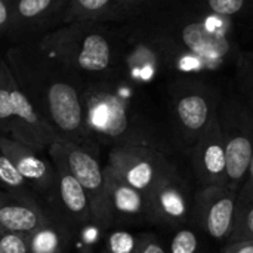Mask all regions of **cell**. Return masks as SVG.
Segmentation results:
<instances>
[{
  "label": "cell",
  "instance_id": "obj_15",
  "mask_svg": "<svg viewBox=\"0 0 253 253\" xmlns=\"http://www.w3.org/2000/svg\"><path fill=\"white\" fill-rule=\"evenodd\" d=\"M47 153L56 170L55 197L52 205L47 208L61 213L79 230L80 227L93 221L87 196L83 187L80 185V182L70 172L67 163L64 162L62 156L59 154V151L53 144L49 147Z\"/></svg>",
  "mask_w": 253,
  "mask_h": 253
},
{
  "label": "cell",
  "instance_id": "obj_19",
  "mask_svg": "<svg viewBox=\"0 0 253 253\" xmlns=\"http://www.w3.org/2000/svg\"><path fill=\"white\" fill-rule=\"evenodd\" d=\"M47 215L40 202L27 200L0 188V228L28 234L37 228Z\"/></svg>",
  "mask_w": 253,
  "mask_h": 253
},
{
  "label": "cell",
  "instance_id": "obj_3",
  "mask_svg": "<svg viewBox=\"0 0 253 253\" xmlns=\"http://www.w3.org/2000/svg\"><path fill=\"white\" fill-rule=\"evenodd\" d=\"M136 84L123 74L86 82V127L99 147H151L173 157L179 148L169 126L157 123L135 104Z\"/></svg>",
  "mask_w": 253,
  "mask_h": 253
},
{
  "label": "cell",
  "instance_id": "obj_13",
  "mask_svg": "<svg viewBox=\"0 0 253 253\" xmlns=\"http://www.w3.org/2000/svg\"><path fill=\"white\" fill-rule=\"evenodd\" d=\"M0 151L15 165L18 172L22 175L44 208L50 206L56 187V170L53 163L43 159L39 154L40 151L1 135Z\"/></svg>",
  "mask_w": 253,
  "mask_h": 253
},
{
  "label": "cell",
  "instance_id": "obj_26",
  "mask_svg": "<svg viewBox=\"0 0 253 253\" xmlns=\"http://www.w3.org/2000/svg\"><path fill=\"white\" fill-rule=\"evenodd\" d=\"M0 253H28L27 234L0 228Z\"/></svg>",
  "mask_w": 253,
  "mask_h": 253
},
{
  "label": "cell",
  "instance_id": "obj_23",
  "mask_svg": "<svg viewBox=\"0 0 253 253\" xmlns=\"http://www.w3.org/2000/svg\"><path fill=\"white\" fill-rule=\"evenodd\" d=\"M142 234H133L122 228L108 231L102 251L99 253H138L142 242Z\"/></svg>",
  "mask_w": 253,
  "mask_h": 253
},
{
  "label": "cell",
  "instance_id": "obj_12",
  "mask_svg": "<svg viewBox=\"0 0 253 253\" xmlns=\"http://www.w3.org/2000/svg\"><path fill=\"white\" fill-rule=\"evenodd\" d=\"M190 172L197 188L228 185L227 154L218 116L187 151Z\"/></svg>",
  "mask_w": 253,
  "mask_h": 253
},
{
  "label": "cell",
  "instance_id": "obj_8",
  "mask_svg": "<svg viewBox=\"0 0 253 253\" xmlns=\"http://www.w3.org/2000/svg\"><path fill=\"white\" fill-rule=\"evenodd\" d=\"M53 145L62 156L70 172L83 187L93 222L105 233L113 228V213L105 184V172L99 160V145L95 141L73 142L58 138Z\"/></svg>",
  "mask_w": 253,
  "mask_h": 253
},
{
  "label": "cell",
  "instance_id": "obj_10",
  "mask_svg": "<svg viewBox=\"0 0 253 253\" xmlns=\"http://www.w3.org/2000/svg\"><path fill=\"white\" fill-rule=\"evenodd\" d=\"M194 197L196 190L184 169H175L148 193L153 224L175 230L188 227L193 221Z\"/></svg>",
  "mask_w": 253,
  "mask_h": 253
},
{
  "label": "cell",
  "instance_id": "obj_25",
  "mask_svg": "<svg viewBox=\"0 0 253 253\" xmlns=\"http://www.w3.org/2000/svg\"><path fill=\"white\" fill-rule=\"evenodd\" d=\"M105 231L96 222H87L77 230L76 240L79 242V253H93V248L101 240Z\"/></svg>",
  "mask_w": 253,
  "mask_h": 253
},
{
  "label": "cell",
  "instance_id": "obj_18",
  "mask_svg": "<svg viewBox=\"0 0 253 253\" xmlns=\"http://www.w3.org/2000/svg\"><path fill=\"white\" fill-rule=\"evenodd\" d=\"M46 219L27 234L28 253H68L77 228L56 211L46 208Z\"/></svg>",
  "mask_w": 253,
  "mask_h": 253
},
{
  "label": "cell",
  "instance_id": "obj_27",
  "mask_svg": "<svg viewBox=\"0 0 253 253\" xmlns=\"http://www.w3.org/2000/svg\"><path fill=\"white\" fill-rule=\"evenodd\" d=\"M15 0H0V34H7L13 22Z\"/></svg>",
  "mask_w": 253,
  "mask_h": 253
},
{
  "label": "cell",
  "instance_id": "obj_1",
  "mask_svg": "<svg viewBox=\"0 0 253 253\" xmlns=\"http://www.w3.org/2000/svg\"><path fill=\"white\" fill-rule=\"evenodd\" d=\"M142 12L119 24L122 73L141 86L173 76L228 74L253 108V50L236 27L190 0H144Z\"/></svg>",
  "mask_w": 253,
  "mask_h": 253
},
{
  "label": "cell",
  "instance_id": "obj_2",
  "mask_svg": "<svg viewBox=\"0 0 253 253\" xmlns=\"http://www.w3.org/2000/svg\"><path fill=\"white\" fill-rule=\"evenodd\" d=\"M15 80L61 139L89 142L83 92L86 82L36 42L18 43L4 53Z\"/></svg>",
  "mask_w": 253,
  "mask_h": 253
},
{
  "label": "cell",
  "instance_id": "obj_28",
  "mask_svg": "<svg viewBox=\"0 0 253 253\" xmlns=\"http://www.w3.org/2000/svg\"><path fill=\"white\" fill-rule=\"evenodd\" d=\"M138 253H168L163 243L153 234H142V242Z\"/></svg>",
  "mask_w": 253,
  "mask_h": 253
},
{
  "label": "cell",
  "instance_id": "obj_22",
  "mask_svg": "<svg viewBox=\"0 0 253 253\" xmlns=\"http://www.w3.org/2000/svg\"><path fill=\"white\" fill-rule=\"evenodd\" d=\"M0 187H1V190L12 193L18 197L33 200V202H40L37 199V196L34 194V191L31 190V187L27 184V181L18 172L15 165L1 151H0Z\"/></svg>",
  "mask_w": 253,
  "mask_h": 253
},
{
  "label": "cell",
  "instance_id": "obj_14",
  "mask_svg": "<svg viewBox=\"0 0 253 253\" xmlns=\"http://www.w3.org/2000/svg\"><path fill=\"white\" fill-rule=\"evenodd\" d=\"M68 0H15L13 22L7 36L18 43L37 42L61 27Z\"/></svg>",
  "mask_w": 253,
  "mask_h": 253
},
{
  "label": "cell",
  "instance_id": "obj_11",
  "mask_svg": "<svg viewBox=\"0 0 253 253\" xmlns=\"http://www.w3.org/2000/svg\"><path fill=\"white\" fill-rule=\"evenodd\" d=\"M239 190L230 185L196 188L193 222L216 242H228L236 215Z\"/></svg>",
  "mask_w": 253,
  "mask_h": 253
},
{
  "label": "cell",
  "instance_id": "obj_6",
  "mask_svg": "<svg viewBox=\"0 0 253 253\" xmlns=\"http://www.w3.org/2000/svg\"><path fill=\"white\" fill-rule=\"evenodd\" d=\"M0 135L40 153L59 138L21 90L4 58H0Z\"/></svg>",
  "mask_w": 253,
  "mask_h": 253
},
{
  "label": "cell",
  "instance_id": "obj_29",
  "mask_svg": "<svg viewBox=\"0 0 253 253\" xmlns=\"http://www.w3.org/2000/svg\"><path fill=\"white\" fill-rule=\"evenodd\" d=\"M224 253H253V242H240L228 245Z\"/></svg>",
  "mask_w": 253,
  "mask_h": 253
},
{
  "label": "cell",
  "instance_id": "obj_9",
  "mask_svg": "<svg viewBox=\"0 0 253 253\" xmlns=\"http://www.w3.org/2000/svg\"><path fill=\"white\" fill-rule=\"evenodd\" d=\"M107 166L126 184L148 194L163 178L178 169L176 157L151 147H116Z\"/></svg>",
  "mask_w": 253,
  "mask_h": 253
},
{
  "label": "cell",
  "instance_id": "obj_7",
  "mask_svg": "<svg viewBox=\"0 0 253 253\" xmlns=\"http://www.w3.org/2000/svg\"><path fill=\"white\" fill-rule=\"evenodd\" d=\"M218 122L227 154L228 185L240 190L253 159V108L236 89H224Z\"/></svg>",
  "mask_w": 253,
  "mask_h": 253
},
{
  "label": "cell",
  "instance_id": "obj_17",
  "mask_svg": "<svg viewBox=\"0 0 253 253\" xmlns=\"http://www.w3.org/2000/svg\"><path fill=\"white\" fill-rule=\"evenodd\" d=\"M144 0H68L61 25L73 22L122 24L142 12Z\"/></svg>",
  "mask_w": 253,
  "mask_h": 253
},
{
  "label": "cell",
  "instance_id": "obj_4",
  "mask_svg": "<svg viewBox=\"0 0 253 253\" xmlns=\"http://www.w3.org/2000/svg\"><path fill=\"white\" fill-rule=\"evenodd\" d=\"M36 43L84 82L123 74V40L119 24H65L46 33Z\"/></svg>",
  "mask_w": 253,
  "mask_h": 253
},
{
  "label": "cell",
  "instance_id": "obj_20",
  "mask_svg": "<svg viewBox=\"0 0 253 253\" xmlns=\"http://www.w3.org/2000/svg\"><path fill=\"white\" fill-rule=\"evenodd\" d=\"M202 9L230 21L240 36L253 30V0H190Z\"/></svg>",
  "mask_w": 253,
  "mask_h": 253
},
{
  "label": "cell",
  "instance_id": "obj_30",
  "mask_svg": "<svg viewBox=\"0 0 253 253\" xmlns=\"http://www.w3.org/2000/svg\"><path fill=\"white\" fill-rule=\"evenodd\" d=\"M248 178L251 179L253 182V159H252V163H251V169H249V173H248Z\"/></svg>",
  "mask_w": 253,
  "mask_h": 253
},
{
  "label": "cell",
  "instance_id": "obj_24",
  "mask_svg": "<svg viewBox=\"0 0 253 253\" xmlns=\"http://www.w3.org/2000/svg\"><path fill=\"white\" fill-rule=\"evenodd\" d=\"M168 253H200V242L196 231L190 227L176 230Z\"/></svg>",
  "mask_w": 253,
  "mask_h": 253
},
{
  "label": "cell",
  "instance_id": "obj_21",
  "mask_svg": "<svg viewBox=\"0 0 253 253\" xmlns=\"http://www.w3.org/2000/svg\"><path fill=\"white\" fill-rule=\"evenodd\" d=\"M240 242H253V182L246 178L239 190L234 227L228 239V245Z\"/></svg>",
  "mask_w": 253,
  "mask_h": 253
},
{
  "label": "cell",
  "instance_id": "obj_5",
  "mask_svg": "<svg viewBox=\"0 0 253 253\" xmlns=\"http://www.w3.org/2000/svg\"><path fill=\"white\" fill-rule=\"evenodd\" d=\"M222 92L211 77L173 76L166 80L169 127L184 153L218 116Z\"/></svg>",
  "mask_w": 253,
  "mask_h": 253
},
{
  "label": "cell",
  "instance_id": "obj_16",
  "mask_svg": "<svg viewBox=\"0 0 253 253\" xmlns=\"http://www.w3.org/2000/svg\"><path fill=\"white\" fill-rule=\"evenodd\" d=\"M105 184L110 199L113 227L153 224L148 194L126 184L111 168L105 165Z\"/></svg>",
  "mask_w": 253,
  "mask_h": 253
}]
</instances>
